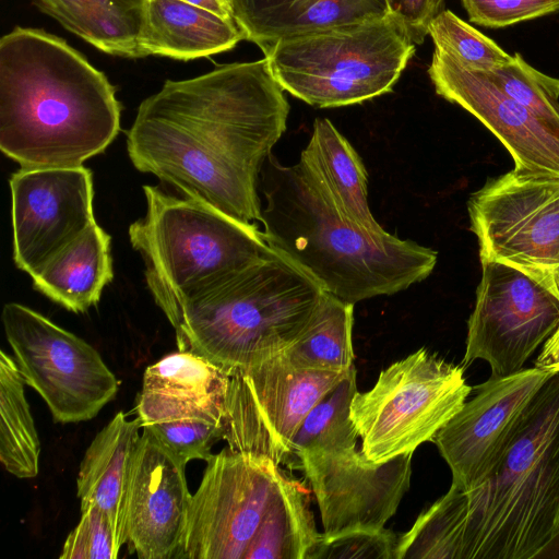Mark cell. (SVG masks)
Segmentation results:
<instances>
[{
  "label": "cell",
  "instance_id": "obj_14",
  "mask_svg": "<svg viewBox=\"0 0 559 559\" xmlns=\"http://www.w3.org/2000/svg\"><path fill=\"white\" fill-rule=\"evenodd\" d=\"M552 372L523 368L491 377L474 388V396L437 432L433 442L464 491L481 485L509 445L527 405Z\"/></svg>",
  "mask_w": 559,
  "mask_h": 559
},
{
  "label": "cell",
  "instance_id": "obj_34",
  "mask_svg": "<svg viewBox=\"0 0 559 559\" xmlns=\"http://www.w3.org/2000/svg\"><path fill=\"white\" fill-rule=\"evenodd\" d=\"M399 537L384 527L321 537L306 559H395Z\"/></svg>",
  "mask_w": 559,
  "mask_h": 559
},
{
  "label": "cell",
  "instance_id": "obj_11",
  "mask_svg": "<svg viewBox=\"0 0 559 559\" xmlns=\"http://www.w3.org/2000/svg\"><path fill=\"white\" fill-rule=\"evenodd\" d=\"M480 261L462 366L481 359L490 366L491 377H506L522 370L558 328L559 294L550 273Z\"/></svg>",
  "mask_w": 559,
  "mask_h": 559
},
{
  "label": "cell",
  "instance_id": "obj_20",
  "mask_svg": "<svg viewBox=\"0 0 559 559\" xmlns=\"http://www.w3.org/2000/svg\"><path fill=\"white\" fill-rule=\"evenodd\" d=\"M246 39L265 53L278 40L389 14L385 0H229Z\"/></svg>",
  "mask_w": 559,
  "mask_h": 559
},
{
  "label": "cell",
  "instance_id": "obj_24",
  "mask_svg": "<svg viewBox=\"0 0 559 559\" xmlns=\"http://www.w3.org/2000/svg\"><path fill=\"white\" fill-rule=\"evenodd\" d=\"M31 276L34 288L52 301L75 313L87 311L114 277L110 236L93 223Z\"/></svg>",
  "mask_w": 559,
  "mask_h": 559
},
{
  "label": "cell",
  "instance_id": "obj_40",
  "mask_svg": "<svg viewBox=\"0 0 559 559\" xmlns=\"http://www.w3.org/2000/svg\"><path fill=\"white\" fill-rule=\"evenodd\" d=\"M551 276L559 294V267L551 272Z\"/></svg>",
  "mask_w": 559,
  "mask_h": 559
},
{
  "label": "cell",
  "instance_id": "obj_39",
  "mask_svg": "<svg viewBox=\"0 0 559 559\" xmlns=\"http://www.w3.org/2000/svg\"><path fill=\"white\" fill-rule=\"evenodd\" d=\"M533 559H559V528L534 555Z\"/></svg>",
  "mask_w": 559,
  "mask_h": 559
},
{
  "label": "cell",
  "instance_id": "obj_31",
  "mask_svg": "<svg viewBox=\"0 0 559 559\" xmlns=\"http://www.w3.org/2000/svg\"><path fill=\"white\" fill-rule=\"evenodd\" d=\"M484 72L501 91L559 133V79L533 68L518 52L508 63Z\"/></svg>",
  "mask_w": 559,
  "mask_h": 559
},
{
  "label": "cell",
  "instance_id": "obj_13",
  "mask_svg": "<svg viewBox=\"0 0 559 559\" xmlns=\"http://www.w3.org/2000/svg\"><path fill=\"white\" fill-rule=\"evenodd\" d=\"M283 472L228 447L209 461L191 495L177 558L245 559Z\"/></svg>",
  "mask_w": 559,
  "mask_h": 559
},
{
  "label": "cell",
  "instance_id": "obj_2",
  "mask_svg": "<svg viewBox=\"0 0 559 559\" xmlns=\"http://www.w3.org/2000/svg\"><path fill=\"white\" fill-rule=\"evenodd\" d=\"M106 75L62 38L15 27L0 40V148L21 168L75 167L120 130Z\"/></svg>",
  "mask_w": 559,
  "mask_h": 559
},
{
  "label": "cell",
  "instance_id": "obj_27",
  "mask_svg": "<svg viewBox=\"0 0 559 559\" xmlns=\"http://www.w3.org/2000/svg\"><path fill=\"white\" fill-rule=\"evenodd\" d=\"M14 357L0 352V461L17 478L38 474L40 442Z\"/></svg>",
  "mask_w": 559,
  "mask_h": 559
},
{
  "label": "cell",
  "instance_id": "obj_37",
  "mask_svg": "<svg viewBox=\"0 0 559 559\" xmlns=\"http://www.w3.org/2000/svg\"><path fill=\"white\" fill-rule=\"evenodd\" d=\"M389 13L405 26L415 45H421L431 21L444 9V0H385Z\"/></svg>",
  "mask_w": 559,
  "mask_h": 559
},
{
  "label": "cell",
  "instance_id": "obj_4",
  "mask_svg": "<svg viewBox=\"0 0 559 559\" xmlns=\"http://www.w3.org/2000/svg\"><path fill=\"white\" fill-rule=\"evenodd\" d=\"M325 290L277 251L186 298L171 323L179 350L229 374L283 353L312 321Z\"/></svg>",
  "mask_w": 559,
  "mask_h": 559
},
{
  "label": "cell",
  "instance_id": "obj_30",
  "mask_svg": "<svg viewBox=\"0 0 559 559\" xmlns=\"http://www.w3.org/2000/svg\"><path fill=\"white\" fill-rule=\"evenodd\" d=\"M356 392V369L353 366L300 424L293 440L290 460H299L307 453L356 448L358 433L350 418V405Z\"/></svg>",
  "mask_w": 559,
  "mask_h": 559
},
{
  "label": "cell",
  "instance_id": "obj_10",
  "mask_svg": "<svg viewBox=\"0 0 559 559\" xmlns=\"http://www.w3.org/2000/svg\"><path fill=\"white\" fill-rule=\"evenodd\" d=\"M348 370L298 368L281 353L233 371L223 439L234 452L267 459L277 465L290 461L300 424Z\"/></svg>",
  "mask_w": 559,
  "mask_h": 559
},
{
  "label": "cell",
  "instance_id": "obj_28",
  "mask_svg": "<svg viewBox=\"0 0 559 559\" xmlns=\"http://www.w3.org/2000/svg\"><path fill=\"white\" fill-rule=\"evenodd\" d=\"M354 305L325 292L306 331L283 353L305 369L347 371L354 366Z\"/></svg>",
  "mask_w": 559,
  "mask_h": 559
},
{
  "label": "cell",
  "instance_id": "obj_41",
  "mask_svg": "<svg viewBox=\"0 0 559 559\" xmlns=\"http://www.w3.org/2000/svg\"><path fill=\"white\" fill-rule=\"evenodd\" d=\"M558 328H559V325H558Z\"/></svg>",
  "mask_w": 559,
  "mask_h": 559
},
{
  "label": "cell",
  "instance_id": "obj_16",
  "mask_svg": "<svg viewBox=\"0 0 559 559\" xmlns=\"http://www.w3.org/2000/svg\"><path fill=\"white\" fill-rule=\"evenodd\" d=\"M10 188L13 259L29 275L96 222L93 176L83 165L21 168Z\"/></svg>",
  "mask_w": 559,
  "mask_h": 559
},
{
  "label": "cell",
  "instance_id": "obj_29",
  "mask_svg": "<svg viewBox=\"0 0 559 559\" xmlns=\"http://www.w3.org/2000/svg\"><path fill=\"white\" fill-rule=\"evenodd\" d=\"M467 512V493L451 484L399 537L395 559H463Z\"/></svg>",
  "mask_w": 559,
  "mask_h": 559
},
{
  "label": "cell",
  "instance_id": "obj_22",
  "mask_svg": "<svg viewBox=\"0 0 559 559\" xmlns=\"http://www.w3.org/2000/svg\"><path fill=\"white\" fill-rule=\"evenodd\" d=\"M140 428L139 417L117 413L88 445L76 478L81 510L95 506L108 515L119 549L127 543L126 500Z\"/></svg>",
  "mask_w": 559,
  "mask_h": 559
},
{
  "label": "cell",
  "instance_id": "obj_26",
  "mask_svg": "<svg viewBox=\"0 0 559 559\" xmlns=\"http://www.w3.org/2000/svg\"><path fill=\"white\" fill-rule=\"evenodd\" d=\"M320 537L306 490L283 473L245 559H306Z\"/></svg>",
  "mask_w": 559,
  "mask_h": 559
},
{
  "label": "cell",
  "instance_id": "obj_1",
  "mask_svg": "<svg viewBox=\"0 0 559 559\" xmlns=\"http://www.w3.org/2000/svg\"><path fill=\"white\" fill-rule=\"evenodd\" d=\"M289 105L267 59L168 80L139 106L127 151L141 173L246 224L261 222L262 168Z\"/></svg>",
  "mask_w": 559,
  "mask_h": 559
},
{
  "label": "cell",
  "instance_id": "obj_3",
  "mask_svg": "<svg viewBox=\"0 0 559 559\" xmlns=\"http://www.w3.org/2000/svg\"><path fill=\"white\" fill-rule=\"evenodd\" d=\"M261 182L269 246L343 301L402 292L436 266L433 249L389 233L377 237L344 219L298 163L285 166L272 153Z\"/></svg>",
  "mask_w": 559,
  "mask_h": 559
},
{
  "label": "cell",
  "instance_id": "obj_32",
  "mask_svg": "<svg viewBox=\"0 0 559 559\" xmlns=\"http://www.w3.org/2000/svg\"><path fill=\"white\" fill-rule=\"evenodd\" d=\"M428 35L435 48L476 70L489 71L512 59L496 41L447 9L431 21Z\"/></svg>",
  "mask_w": 559,
  "mask_h": 559
},
{
  "label": "cell",
  "instance_id": "obj_23",
  "mask_svg": "<svg viewBox=\"0 0 559 559\" xmlns=\"http://www.w3.org/2000/svg\"><path fill=\"white\" fill-rule=\"evenodd\" d=\"M246 39L234 19H226L182 0H145L140 48L143 57L178 60L209 57Z\"/></svg>",
  "mask_w": 559,
  "mask_h": 559
},
{
  "label": "cell",
  "instance_id": "obj_7",
  "mask_svg": "<svg viewBox=\"0 0 559 559\" xmlns=\"http://www.w3.org/2000/svg\"><path fill=\"white\" fill-rule=\"evenodd\" d=\"M416 51L392 14L278 40L264 57L284 91L319 108L392 91Z\"/></svg>",
  "mask_w": 559,
  "mask_h": 559
},
{
  "label": "cell",
  "instance_id": "obj_36",
  "mask_svg": "<svg viewBox=\"0 0 559 559\" xmlns=\"http://www.w3.org/2000/svg\"><path fill=\"white\" fill-rule=\"evenodd\" d=\"M472 23L503 28L559 12V0H461Z\"/></svg>",
  "mask_w": 559,
  "mask_h": 559
},
{
  "label": "cell",
  "instance_id": "obj_35",
  "mask_svg": "<svg viewBox=\"0 0 559 559\" xmlns=\"http://www.w3.org/2000/svg\"><path fill=\"white\" fill-rule=\"evenodd\" d=\"M118 548L108 515L95 506L81 510L78 525L68 535L60 559H116Z\"/></svg>",
  "mask_w": 559,
  "mask_h": 559
},
{
  "label": "cell",
  "instance_id": "obj_6",
  "mask_svg": "<svg viewBox=\"0 0 559 559\" xmlns=\"http://www.w3.org/2000/svg\"><path fill=\"white\" fill-rule=\"evenodd\" d=\"M144 217L129 227L145 262L148 289L170 323L182 301L273 250L255 224H246L203 202L143 186Z\"/></svg>",
  "mask_w": 559,
  "mask_h": 559
},
{
  "label": "cell",
  "instance_id": "obj_12",
  "mask_svg": "<svg viewBox=\"0 0 559 559\" xmlns=\"http://www.w3.org/2000/svg\"><path fill=\"white\" fill-rule=\"evenodd\" d=\"M467 209L480 260L559 267V175L514 167L474 192Z\"/></svg>",
  "mask_w": 559,
  "mask_h": 559
},
{
  "label": "cell",
  "instance_id": "obj_21",
  "mask_svg": "<svg viewBox=\"0 0 559 559\" xmlns=\"http://www.w3.org/2000/svg\"><path fill=\"white\" fill-rule=\"evenodd\" d=\"M298 165L344 219L377 237L388 234L369 209L368 174L360 156L329 119L314 120Z\"/></svg>",
  "mask_w": 559,
  "mask_h": 559
},
{
  "label": "cell",
  "instance_id": "obj_5",
  "mask_svg": "<svg viewBox=\"0 0 559 559\" xmlns=\"http://www.w3.org/2000/svg\"><path fill=\"white\" fill-rule=\"evenodd\" d=\"M463 559H533L559 528V371L536 392L489 477L465 491Z\"/></svg>",
  "mask_w": 559,
  "mask_h": 559
},
{
  "label": "cell",
  "instance_id": "obj_25",
  "mask_svg": "<svg viewBox=\"0 0 559 559\" xmlns=\"http://www.w3.org/2000/svg\"><path fill=\"white\" fill-rule=\"evenodd\" d=\"M145 0H35L66 29L98 50L123 58L143 57L140 35Z\"/></svg>",
  "mask_w": 559,
  "mask_h": 559
},
{
  "label": "cell",
  "instance_id": "obj_38",
  "mask_svg": "<svg viewBox=\"0 0 559 559\" xmlns=\"http://www.w3.org/2000/svg\"><path fill=\"white\" fill-rule=\"evenodd\" d=\"M226 19H234L229 0H182Z\"/></svg>",
  "mask_w": 559,
  "mask_h": 559
},
{
  "label": "cell",
  "instance_id": "obj_8",
  "mask_svg": "<svg viewBox=\"0 0 559 559\" xmlns=\"http://www.w3.org/2000/svg\"><path fill=\"white\" fill-rule=\"evenodd\" d=\"M464 369L421 347L382 370L372 389L357 391L350 418L367 459L384 462L432 441L473 390Z\"/></svg>",
  "mask_w": 559,
  "mask_h": 559
},
{
  "label": "cell",
  "instance_id": "obj_18",
  "mask_svg": "<svg viewBox=\"0 0 559 559\" xmlns=\"http://www.w3.org/2000/svg\"><path fill=\"white\" fill-rule=\"evenodd\" d=\"M143 428L127 491L124 531L140 559L177 557L191 499L183 463Z\"/></svg>",
  "mask_w": 559,
  "mask_h": 559
},
{
  "label": "cell",
  "instance_id": "obj_33",
  "mask_svg": "<svg viewBox=\"0 0 559 559\" xmlns=\"http://www.w3.org/2000/svg\"><path fill=\"white\" fill-rule=\"evenodd\" d=\"M165 448L183 463L209 461L213 445L224 436V425L181 419L143 425Z\"/></svg>",
  "mask_w": 559,
  "mask_h": 559
},
{
  "label": "cell",
  "instance_id": "obj_17",
  "mask_svg": "<svg viewBox=\"0 0 559 559\" xmlns=\"http://www.w3.org/2000/svg\"><path fill=\"white\" fill-rule=\"evenodd\" d=\"M427 72L436 93L491 131L516 168L559 175V133L501 91L484 71L435 48Z\"/></svg>",
  "mask_w": 559,
  "mask_h": 559
},
{
  "label": "cell",
  "instance_id": "obj_9",
  "mask_svg": "<svg viewBox=\"0 0 559 559\" xmlns=\"http://www.w3.org/2000/svg\"><path fill=\"white\" fill-rule=\"evenodd\" d=\"M2 323L25 384L56 423L90 420L116 396L118 379L81 337L16 302L4 305Z\"/></svg>",
  "mask_w": 559,
  "mask_h": 559
},
{
  "label": "cell",
  "instance_id": "obj_19",
  "mask_svg": "<svg viewBox=\"0 0 559 559\" xmlns=\"http://www.w3.org/2000/svg\"><path fill=\"white\" fill-rule=\"evenodd\" d=\"M230 374L202 355L179 350L148 366L136 403L143 425L197 419L223 425Z\"/></svg>",
  "mask_w": 559,
  "mask_h": 559
},
{
  "label": "cell",
  "instance_id": "obj_15",
  "mask_svg": "<svg viewBox=\"0 0 559 559\" xmlns=\"http://www.w3.org/2000/svg\"><path fill=\"white\" fill-rule=\"evenodd\" d=\"M413 453L380 463L356 448L301 455L299 468L316 496L322 534L382 530L409 488Z\"/></svg>",
  "mask_w": 559,
  "mask_h": 559
}]
</instances>
